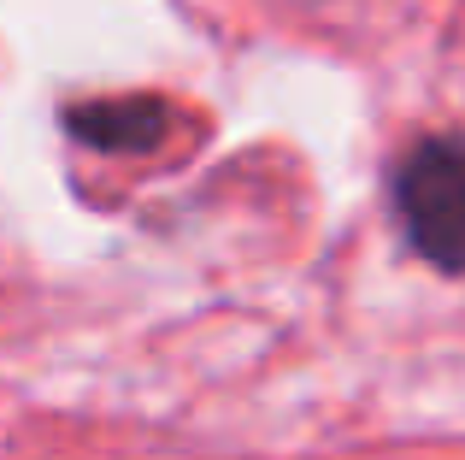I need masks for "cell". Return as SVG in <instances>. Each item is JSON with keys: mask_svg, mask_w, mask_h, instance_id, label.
Here are the masks:
<instances>
[{"mask_svg": "<svg viewBox=\"0 0 465 460\" xmlns=\"http://www.w3.org/2000/svg\"><path fill=\"white\" fill-rule=\"evenodd\" d=\"M395 201L412 248L442 272H465V136H430L401 160Z\"/></svg>", "mask_w": 465, "mask_h": 460, "instance_id": "obj_1", "label": "cell"}, {"mask_svg": "<svg viewBox=\"0 0 465 460\" xmlns=\"http://www.w3.org/2000/svg\"><path fill=\"white\" fill-rule=\"evenodd\" d=\"M65 125L77 130L83 142H94V148L136 154V148H153L159 136H171V106H165V101H153V95H124V101H89V106H71Z\"/></svg>", "mask_w": 465, "mask_h": 460, "instance_id": "obj_2", "label": "cell"}]
</instances>
